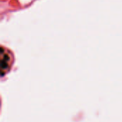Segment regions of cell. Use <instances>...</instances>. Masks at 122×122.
I'll use <instances>...</instances> for the list:
<instances>
[{
	"mask_svg": "<svg viewBox=\"0 0 122 122\" xmlns=\"http://www.w3.org/2000/svg\"><path fill=\"white\" fill-rule=\"evenodd\" d=\"M9 62H10V57L7 54H1V75H4V71H7L9 67Z\"/></svg>",
	"mask_w": 122,
	"mask_h": 122,
	"instance_id": "6da1fadb",
	"label": "cell"
}]
</instances>
